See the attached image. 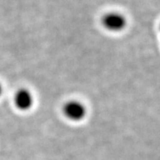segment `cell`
I'll return each instance as SVG.
<instances>
[{"instance_id":"cell-1","label":"cell","mask_w":160,"mask_h":160,"mask_svg":"<svg viewBox=\"0 0 160 160\" xmlns=\"http://www.w3.org/2000/svg\"><path fill=\"white\" fill-rule=\"evenodd\" d=\"M103 25L110 31H120L126 26L127 21L122 14L118 12L108 13L102 20Z\"/></svg>"},{"instance_id":"cell-2","label":"cell","mask_w":160,"mask_h":160,"mask_svg":"<svg viewBox=\"0 0 160 160\" xmlns=\"http://www.w3.org/2000/svg\"><path fill=\"white\" fill-rule=\"evenodd\" d=\"M64 114L69 119L79 121L86 115V109L84 105L78 101H71L67 102L64 106Z\"/></svg>"},{"instance_id":"cell-3","label":"cell","mask_w":160,"mask_h":160,"mask_svg":"<svg viewBox=\"0 0 160 160\" xmlns=\"http://www.w3.org/2000/svg\"><path fill=\"white\" fill-rule=\"evenodd\" d=\"M33 97L31 93L26 89H21L16 93L15 105L19 110H28L33 105Z\"/></svg>"},{"instance_id":"cell-4","label":"cell","mask_w":160,"mask_h":160,"mask_svg":"<svg viewBox=\"0 0 160 160\" xmlns=\"http://www.w3.org/2000/svg\"><path fill=\"white\" fill-rule=\"evenodd\" d=\"M2 86H1V84H0V96H1V94H2Z\"/></svg>"}]
</instances>
